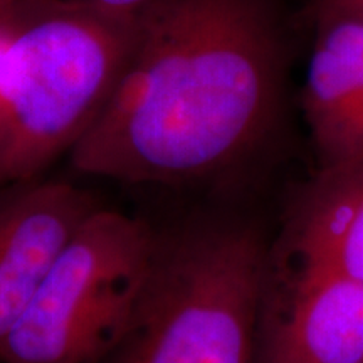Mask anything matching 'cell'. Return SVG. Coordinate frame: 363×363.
<instances>
[{"mask_svg":"<svg viewBox=\"0 0 363 363\" xmlns=\"http://www.w3.org/2000/svg\"><path fill=\"white\" fill-rule=\"evenodd\" d=\"M98 203L61 180L26 182L0 197V353L54 261Z\"/></svg>","mask_w":363,"mask_h":363,"instance_id":"obj_6","label":"cell"},{"mask_svg":"<svg viewBox=\"0 0 363 363\" xmlns=\"http://www.w3.org/2000/svg\"><path fill=\"white\" fill-rule=\"evenodd\" d=\"M157 247L147 222L98 206L54 261L0 363H101L128 328Z\"/></svg>","mask_w":363,"mask_h":363,"instance_id":"obj_4","label":"cell"},{"mask_svg":"<svg viewBox=\"0 0 363 363\" xmlns=\"http://www.w3.org/2000/svg\"><path fill=\"white\" fill-rule=\"evenodd\" d=\"M315 12L301 108L321 169L363 150V21Z\"/></svg>","mask_w":363,"mask_h":363,"instance_id":"obj_8","label":"cell"},{"mask_svg":"<svg viewBox=\"0 0 363 363\" xmlns=\"http://www.w3.org/2000/svg\"><path fill=\"white\" fill-rule=\"evenodd\" d=\"M254 363H363V284L267 259Z\"/></svg>","mask_w":363,"mask_h":363,"instance_id":"obj_5","label":"cell"},{"mask_svg":"<svg viewBox=\"0 0 363 363\" xmlns=\"http://www.w3.org/2000/svg\"><path fill=\"white\" fill-rule=\"evenodd\" d=\"M269 246L238 219L158 238L142 299L101 363H254Z\"/></svg>","mask_w":363,"mask_h":363,"instance_id":"obj_3","label":"cell"},{"mask_svg":"<svg viewBox=\"0 0 363 363\" xmlns=\"http://www.w3.org/2000/svg\"><path fill=\"white\" fill-rule=\"evenodd\" d=\"M283 71L272 0H153L135 17L123 71L71 165L131 184L233 169L274 126Z\"/></svg>","mask_w":363,"mask_h":363,"instance_id":"obj_1","label":"cell"},{"mask_svg":"<svg viewBox=\"0 0 363 363\" xmlns=\"http://www.w3.org/2000/svg\"><path fill=\"white\" fill-rule=\"evenodd\" d=\"M39 0H0V13L21 12L24 9L34 6Z\"/></svg>","mask_w":363,"mask_h":363,"instance_id":"obj_12","label":"cell"},{"mask_svg":"<svg viewBox=\"0 0 363 363\" xmlns=\"http://www.w3.org/2000/svg\"><path fill=\"white\" fill-rule=\"evenodd\" d=\"M135 17L83 0L19 13L0 69V189L34 180L91 128L123 71Z\"/></svg>","mask_w":363,"mask_h":363,"instance_id":"obj_2","label":"cell"},{"mask_svg":"<svg viewBox=\"0 0 363 363\" xmlns=\"http://www.w3.org/2000/svg\"><path fill=\"white\" fill-rule=\"evenodd\" d=\"M267 259L363 284V150L298 189Z\"/></svg>","mask_w":363,"mask_h":363,"instance_id":"obj_7","label":"cell"},{"mask_svg":"<svg viewBox=\"0 0 363 363\" xmlns=\"http://www.w3.org/2000/svg\"><path fill=\"white\" fill-rule=\"evenodd\" d=\"M88 6L115 17H135L153 0H83Z\"/></svg>","mask_w":363,"mask_h":363,"instance_id":"obj_9","label":"cell"},{"mask_svg":"<svg viewBox=\"0 0 363 363\" xmlns=\"http://www.w3.org/2000/svg\"><path fill=\"white\" fill-rule=\"evenodd\" d=\"M316 11L338 12L363 21V0H316Z\"/></svg>","mask_w":363,"mask_h":363,"instance_id":"obj_10","label":"cell"},{"mask_svg":"<svg viewBox=\"0 0 363 363\" xmlns=\"http://www.w3.org/2000/svg\"><path fill=\"white\" fill-rule=\"evenodd\" d=\"M21 12L0 13V69H2L4 59H6L9 44H11V39H12L13 27H16V21H17V17H19Z\"/></svg>","mask_w":363,"mask_h":363,"instance_id":"obj_11","label":"cell"}]
</instances>
